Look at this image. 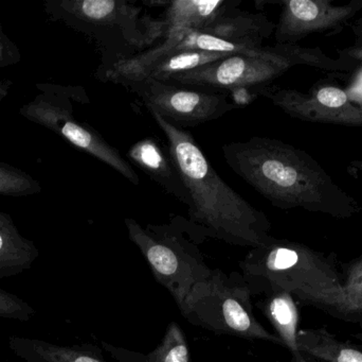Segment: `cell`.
<instances>
[{"label":"cell","instance_id":"1","mask_svg":"<svg viewBox=\"0 0 362 362\" xmlns=\"http://www.w3.org/2000/svg\"><path fill=\"white\" fill-rule=\"evenodd\" d=\"M223 155L232 171L281 210L302 208L337 219L361 212L359 202L312 155L293 145L255 136L225 145Z\"/></svg>","mask_w":362,"mask_h":362},{"label":"cell","instance_id":"2","mask_svg":"<svg viewBox=\"0 0 362 362\" xmlns=\"http://www.w3.org/2000/svg\"><path fill=\"white\" fill-rule=\"evenodd\" d=\"M150 113L169 142L168 149L189 196L187 221L200 239L212 238L250 249L267 242L272 223L265 213L218 176L189 132Z\"/></svg>","mask_w":362,"mask_h":362},{"label":"cell","instance_id":"3","mask_svg":"<svg viewBox=\"0 0 362 362\" xmlns=\"http://www.w3.org/2000/svg\"><path fill=\"white\" fill-rule=\"evenodd\" d=\"M240 267L251 295H263L270 288L283 289L302 305L353 323L335 253L327 254L272 236L265 244L250 249Z\"/></svg>","mask_w":362,"mask_h":362},{"label":"cell","instance_id":"4","mask_svg":"<svg viewBox=\"0 0 362 362\" xmlns=\"http://www.w3.org/2000/svg\"><path fill=\"white\" fill-rule=\"evenodd\" d=\"M44 11L50 21L97 44L101 64L95 77L102 82L117 64L158 44L169 32L163 18H153L127 0H46Z\"/></svg>","mask_w":362,"mask_h":362},{"label":"cell","instance_id":"5","mask_svg":"<svg viewBox=\"0 0 362 362\" xmlns=\"http://www.w3.org/2000/svg\"><path fill=\"white\" fill-rule=\"evenodd\" d=\"M124 222L155 280L182 310L192 289L212 273L198 248L202 240L185 217L172 216L165 225L146 227L132 218Z\"/></svg>","mask_w":362,"mask_h":362},{"label":"cell","instance_id":"6","mask_svg":"<svg viewBox=\"0 0 362 362\" xmlns=\"http://www.w3.org/2000/svg\"><path fill=\"white\" fill-rule=\"evenodd\" d=\"M251 297L243 274L214 269L206 281L192 289L180 312L187 322L217 335L283 346L280 338L255 318Z\"/></svg>","mask_w":362,"mask_h":362},{"label":"cell","instance_id":"7","mask_svg":"<svg viewBox=\"0 0 362 362\" xmlns=\"http://www.w3.org/2000/svg\"><path fill=\"white\" fill-rule=\"evenodd\" d=\"M35 87L40 93L19 110L23 118L51 130L76 148L114 168L136 186L139 185V176L129 162L93 128L74 116V103L90 102L84 87L49 83H37Z\"/></svg>","mask_w":362,"mask_h":362},{"label":"cell","instance_id":"8","mask_svg":"<svg viewBox=\"0 0 362 362\" xmlns=\"http://www.w3.org/2000/svg\"><path fill=\"white\" fill-rule=\"evenodd\" d=\"M291 67L293 64L276 44L264 47L261 55H232L214 63L181 72L172 77L169 83L229 93L238 89L270 85Z\"/></svg>","mask_w":362,"mask_h":362},{"label":"cell","instance_id":"9","mask_svg":"<svg viewBox=\"0 0 362 362\" xmlns=\"http://www.w3.org/2000/svg\"><path fill=\"white\" fill-rule=\"evenodd\" d=\"M155 112L177 127H195L217 120L236 106L223 93L193 91L173 83L146 78L123 85Z\"/></svg>","mask_w":362,"mask_h":362},{"label":"cell","instance_id":"10","mask_svg":"<svg viewBox=\"0 0 362 362\" xmlns=\"http://www.w3.org/2000/svg\"><path fill=\"white\" fill-rule=\"evenodd\" d=\"M252 89L293 118L305 123L362 128V104L353 101L342 87L327 79L315 83L308 93L272 84Z\"/></svg>","mask_w":362,"mask_h":362},{"label":"cell","instance_id":"11","mask_svg":"<svg viewBox=\"0 0 362 362\" xmlns=\"http://www.w3.org/2000/svg\"><path fill=\"white\" fill-rule=\"evenodd\" d=\"M274 29L276 44L297 45L314 34L336 35L351 26L362 10V0L336 6L333 0H284Z\"/></svg>","mask_w":362,"mask_h":362},{"label":"cell","instance_id":"12","mask_svg":"<svg viewBox=\"0 0 362 362\" xmlns=\"http://www.w3.org/2000/svg\"><path fill=\"white\" fill-rule=\"evenodd\" d=\"M127 157L129 164L137 166L168 193L187 206L189 196L169 149L165 151L154 137H146L129 148Z\"/></svg>","mask_w":362,"mask_h":362},{"label":"cell","instance_id":"13","mask_svg":"<svg viewBox=\"0 0 362 362\" xmlns=\"http://www.w3.org/2000/svg\"><path fill=\"white\" fill-rule=\"evenodd\" d=\"M274 29L276 25L263 13L236 9L199 32L257 50L274 33Z\"/></svg>","mask_w":362,"mask_h":362},{"label":"cell","instance_id":"14","mask_svg":"<svg viewBox=\"0 0 362 362\" xmlns=\"http://www.w3.org/2000/svg\"><path fill=\"white\" fill-rule=\"evenodd\" d=\"M240 0H173L165 6L161 18L165 21L169 30L180 29L185 31H202L223 15L238 9Z\"/></svg>","mask_w":362,"mask_h":362},{"label":"cell","instance_id":"15","mask_svg":"<svg viewBox=\"0 0 362 362\" xmlns=\"http://www.w3.org/2000/svg\"><path fill=\"white\" fill-rule=\"evenodd\" d=\"M8 348L25 362H107L95 346H59L44 340L13 336Z\"/></svg>","mask_w":362,"mask_h":362},{"label":"cell","instance_id":"16","mask_svg":"<svg viewBox=\"0 0 362 362\" xmlns=\"http://www.w3.org/2000/svg\"><path fill=\"white\" fill-rule=\"evenodd\" d=\"M38 256L35 244L21 235L10 215L0 212V280L31 269Z\"/></svg>","mask_w":362,"mask_h":362},{"label":"cell","instance_id":"17","mask_svg":"<svg viewBox=\"0 0 362 362\" xmlns=\"http://www.w3.org/2000/svg\"><path fill=\"white\" fill-rule=\"evenodd\" d=\"M263 295L265 298L257 302V307L276 332L283 346L291 353V356H299L301 355L297 344L299 310L296 300L291 293L279 288L268 289Z\"/></svg>","mask_w":362,"mask_h":362},{"label":"cell","instance_id":"18","mask_svg":"<svg viewBox=\"0 0 362 362\" xmlns=\"http://www.w3.org/2000/svg\"><path fill=\"white\" fill-rule=\"evenodd\" d=\"M299 352L318 362H362V349L341 341L325 327L298 332Z\"/></svg>","mask_w":362,"mask_h":362},{"label":"cell","instance_id":"19","mask_svg":"<svg viewBox=\"0 0 362 362\" xmlns=\"http://www.w3.org/2000/svg\"><path fill=\"white\" fill-rule=\"evenodd\" d=\"M230 53L208 52V51L181 50L171 53L155 64L146 78L155 79L161 82H169L170 79L181 72H189L195 68L214 63L229 57Z\"/></svg>","mask_w":362,"mask_h":362},{"label":"cell","instance_id":"20","mask_svg":"<svg viewBox=\"0 0 362 362\" xmlns=\"http://www.w3.org/2000/svg\"><path fill=\"white\" fill-rule=\"evenodd\" d=\"M146 362H192L187 337L177 322L172 321L168 325L163 340L146 357Z\"/></svg>","mask_w":362,"mask_h":362},{"label":"cell","instance_id":"21","mask_svg":"<svg viewBox=\"0 0 362 362\" xmlns=\"http://www.w3.org/2000/svg\"><path fill=\"white\" fill-rule=\"evenodd\" d=\"M42 185L27 172L0 162V196L30 197L42 193Z\"/></svg>","mask_w":362,"mask_h":362},{"label":"cell","instance_id":"22","mask_svg":"<svg viewBox=\"0 0 362 362\" xmlns=\"http://www.w3.org/2000/svg\"><path fill=\"white\" fill-rule=\"evenodd\" d=\"M340 271L353 323L362 324V255L349 263L340 264Z\"/></svg>","mask_w":362,"mask_h":362},{"label":"cell","instance_id":"23","mask_svg":"<svg viewBox=\"0 0 362 362\" xmlns=\"http://www.w3.org/2000/svg\"><path fill=\"white\" fill-rule=\"evenodd\" d=\"M35 316V310L25 300L0 289V318L28 322Z\"/></svg>","mask_w":362,"mask_h":362},{"label":"cell","instance_id":"24","mask_svg":"<svg viewBox=\"0 0 362 362\" xmlns=\"http://www.w3.org/2000/svg\"><path fill=\"white\" fill-rule=\"evenodd\" d=\"M21 61V53L17 45L6 35L0 25V69L10 67Z\"/></svg>","mask_w":362,"mask_h":362},{"label":"cell","instance_id":"25","mask_svg":"<svg viewBox=\"0 0 362 362\" xmlns=\"http://www.w3.org/2000/svg\"><path fill=\"white\" fill-rule=\"evenodd\" d=\"M338 60L351 64L355 68L362 65V45H353L338 50Z\"/></svg>","mask_w":362,"mask_h":362},{"label":"cell","instance_id":"26","mask_svg":"<svg viewBox=\"0 0 362 362\" xmlns=\"http://www.w3.org/2000/svg\"><path fill=\"white\" fill-rule=\"evenodd\" d=\"M353 33L355 36V45H362V16L361 18L355 19L351 23Z\"/></svg>","mask_w":362,"mask_h":362},{"label":"cell","instance_id":"27","mask_svg":"<svg viewBox=\"0 0 362 362\" xmlns=\"http://www.w3.org/2000/svg\"><path fill=\"white\" fill-rule=\"evenodd\" d=\"M12 86L13 82L11 80L0 81V102L8 95Z\"/></svg>","mask_w":362,"mask_h":362},{"label":"cell","instance_id":"28","mask_svg":"<svg viewBox=\"0 0 362 362\" xmlns=\"http://www.w3.org/2000/svg\"><path fill=\"white\" fill-rule=\"evenodd\" d=\"M142 4H144V6H150V8H158V6L165 8V6L170 4V1H161V0H144Z\"/></svg>","mask_w":362,"mask_h":362},{"label":"cell","instance_id":"29","mask_svg":"<svg viewBox=\"0 0 362 362\" xmlns=\"http://www.w3.org/2000/svg\"><path fill=\"white\" fill-rule=\"evenodd\" d=\"M349 169H353L362 174V159H354V161L351 162Z\"/></svg>","mask_w":362,"mask_h":362},{"label":"cell","instance_id":"30","mask_svg":"<svg viewBox=\"0 0 362 362\" xmlns=\"http://www.w3.org/2000/svg\"><path fill=\"white\" fill-rule=\"evenodd\" d=\"M276 362H318L312 361V359L306 358L303 355H299V356L291 357L289 361H276Z\"/></svg>","mask_w":362,"mask_h":362},{"label":"cell","instance_id":"31","mask_svg":"<svg viewBox=\"0 0 362 362\" xmlns=\"http://www.w3.org/2000/svg\"><path fill=\"white\" fill-rule=\"evenodd\" d=\"M355 337H356L357 339L361 340L362 342V334H358V335L355 336Z\"/></svg>","mask_w":362,"mask_h":362},{"label":"cell","instance_id":"32","mask_svg":"<svg viewBox=\"0 0 362 362\" xmlns=\"http://www.w3.org/2000/svg\"><path fill=\"white\" fill-rule=\"evenodd\" d=\"M0 25H1V23H0Z\"/></svg>","mask_w":362,"mask_h":362}]
</instances>
